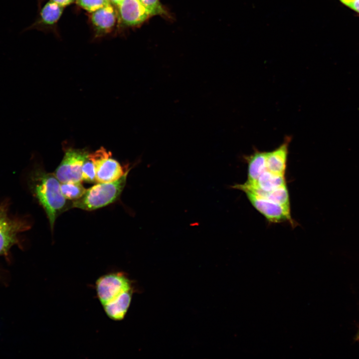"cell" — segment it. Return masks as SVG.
Instances as JSON below:
<instances>
[{
  "label": "cell",
  "instance_id": "3957f363",
  "mask_svg": "<svg viewBox=\"0 0 359 359\" xmlns=\"http://www.w3.org/2000/svg\"><path fill=\"white\" fill-rule=\"evenodd\" d=\"M97 297L102 306L132 289L131 283L122 272H112L100 276L96 281Z\"/></svg>",
  "mask_w": 359,
  "mask_h": 359
},
{
  "label": "cell",
  "instance_id": "ba28073f",
  "mask_svg": "<svg viewBox=\"0 0 359 359\" xmlns=\"http://www.w3.org/2000/svg\"><path fill=\"white\" fill-rule=\"evenodd\" d=\"M118 6L120 19L127 25L140 24L150 16L140 0H123Z\"/></svg>",
  "mask_w": 359,
  "mask_h": 359
},
{
  "label": "cell",
  "instance_id": "9a60e30c",
  "mask_svg": "<svg viewBox=\"0 0 359 359\" xmlns=\"http://www.w3.org/2000/svg\"><path fill=\"white\" fill-rule=\"evenodd\" d=\"M62 7L52 1L47 2L40 10V20L38 23L40 22L45 24H52L55 23L62 14Z\"/></svg>",
  "mask_w": 359,
  "mask_h": 359
},
{
  "label": "cell",
  "instance_id": "ffe728a7",
  "mask_svg": "<svg viewBox=\"0 0 359 359\" xmlns=\"http://www.w3.org/2000/svg\"><path fill=\"white\" fill-rule=\"evenodd\" d=\"M343 3L359 13V0H339Z\"/></svg>",
  "mask_w": 359,
  "mask_h": 359
},
{
  "label": "cell",
  "instance_id": "5bb4252c",
  "mask_svg": "<svg viewBox=\"0 0 359 359\" xmlns=\"http://www.w3.org/2000/svg\"><path fill=\"white\" fill-rule=\"evenodd\" d=\"M254 185L264 191H271L286 184L284 175L275 174L266 170L260 175Z\"/></svg>",
  "mask_w": 359,
  "mask_h": 359
},
{
  "label": "cell",
  "instance_id": "30bf717a",
  "mask_svg": "<svg viewBox=\"0 0 359 359\" xmlns=\"http://www.w3.org/2000/svg\"><path fill=\"white\" fill-rule=\"evenodd\" d=\"M291 140L290 137L286 136L279 147L272 151L267 152L266 166L268 170L275 174L285 175L289 145Z\"/></svg>",
  "mask_w": 359,
  "mask_h": 359
},
{
  "label": "cell",
  "instance_id": "2e32d148",
  "mask_svg": "<svg viewBox=\"0 0 359 359\" xmlns=\"http://www.w3.org/2000/svg\"><path fill=\"white\" fill-rule=\"evenodd\" d=\"M81 181H68L61 183L60 188L64 197L69 200H75L81 197L86 189Z\"/></svg>",
  "mask_w": 359,
  "mask_h": 359
},
{
  "label": "cell",
  "instance_id": "8992f818",
  "mask_svg": "<svg viewBox=\"0 0 359 359\" xmlns=\"http://www.w3.org/2000/svg\"><path fill=\"white\" fill-rule=\"evenodd\" d=\"M253 207L269 221L281 222L288 221L293 225L289 207L276 203L248 191L244 192Z\"/></svg>",
  "mask_w": 359,
  "mask_h": 359
},
{
  "label": "cell",
  "instance_id": "277c9868",
  "mask_svg": "<svg viewBox=\"0 0 359 359\" xmlns=\"http://www.w3.org/2000/svg\"><path fill=\"white\" fill-rule=\"evenodd\" d=\"M89 154L84 149L66 150L61 162L54 173L59 181L61 183L81 181L82 168Z\"/></svg>",
  "mask_w": 359,
  "mask_h": 359
},
{
  "label": "cell",
  "instance_id": "8fae6325",
  "mask_svg": "<svg viewBox=\"0 0 359 359\" xmlns=\"http://www.w3.org/2000/svg\"><path fill=\"white\" fill-rule=\"evenodd\" d=\"M132 296V289L122 294L111 302L102 306L106 315L114 321H121L126 315L130 306Z\"/></svg>",
  "mask_w": 359,
  "mask_h": 359
},
{
  "label": "cell",
  "instance_id": "52a82bcc",
  "mask_svg": "<svg viewBox=\"0 0 359 359\" xmlns=\"http://www.w3.org/2000/svg\"><path fill=\"white\" fill-rule=\"evenodd\" d=\"M27 228L25 223L9 217L5 206H0V255L4 254L16 241V235Z\"/></svg>",
  "mask_w": 359,
  "mask_h": 359
},
{
  "label": "cell",
  "instance_id": "9c48e42d",
  "mask_svg": "<svg viewBox=\"0 0 359 359\" xmlns=\"http://www.w3.org/2000/svg\"><path fill=\"white\" fill-rule=\"evenodd\" d=\"M243 192L248 191L276 203L290 207L289 193L286 185L271 191H264L255 185L246 183L236 184L232 186Z\"/></svg>",
  "mask_w": 359,
  "mask_h": 359
},
{
  "label": "cell",
  "instance_id": "cb8c5ba5",
  "mask_svg": "<svg viewBox=\"0 0 359 359\" xmlns=\"http://www.w3.org/2000/svg\"><path fill=\"white\" fill-rule=\"evenodd\" d=\"M104 0L110 2V0Z\"/></svg>",
  "mask_w": 359,
  "mask_h": 359
},
{
  "label": "cell",
  "instance_id": "5b68a950",
  "mask_svg": "<svg viewBox=\"0 0 359 359\" xmlns=\"http://www.w3.org/2000/svg\"><path fill=\"white\" fill-rule=\"evenodd\" d=\"M88 158L95 166L97 182L116 180L125 173L120 163L112 158L111 153L104 148L101 147L95 152L89 153Z\"/></svg>",
  "mask_w": 359,
  "mask_h": 359
},
{
  "label": "cell",
  "instance_id": "7402d4cb",
  "mask_svg": "<svg viewBox=\"0 0 359 359\" xmlns=\"http://www.w3.org/2000/svg\"><path fill=\"white\" fill-rule=\"evenodd\" d=\"M111 0L113 3L119 4L123 0Z\"/></svg>",
  "mask_w": 359,
  "mask_h": 359
},
{
  "label": "cell",
  "instance_id": "e0dca14e",
  "mask_svg": "<svg viewBox=\"0 0 359 359\" xmlns=\"http://www.w3.org/2000/svg\"><path fill=\"white\" fill-rule=\"evenodd\" d=\"M82 180L89 183L96 182L95 167L88 157L82 168Z\"/></svg>",
  "mask_w": 359,
  "mask_h": 359
},
{
  "label": "cell",
  "instance_id": "d6986e66",
  "mask_svg": "<svg viewBox=\"0 0 359 359\" xmlns=\"http://www.w3.org/2000/svg\"><path fill=\"white\" fill-rule=\"evenodd\" d=\"M77 3L87 10L94 12L98 9L110 3L104 0H77Z\"/></svg>",
  "mask_w": 359,
  "mask_h": 359
},
{
  "label": "cell",
  "instance_id": "ac0fdd59",
  "mask_svg": "<svg viewBox=\"0 0 359 359\" xmlns=\"http://www.w3.org/2000/svg\"><path fill=\"white\" fill-rule=\"evenodd\" d=\"M140 1L150 16L165 13V10L159 0H140Z\"/></svg>",
  "mask_w": 359,
  "mask_h": 359
},
{
  "label": "cell",
  "instance_id": "4fadbf2b",
  "mask_svg": "<svg viewBox=\"0 0 359 359\" xmlns=\"http://www.w3.org/2000/svg\"><path fill=\"white\" fill-rule=\"evenodd\" d=\"M91 19L97 28L101 30H107L111 28L115 24V12L110 3H108L94 11Z\"/></svg>",
  "mask_w": 359,
  "mask_h": 359
},
{
  "label": "cell",
  "instance_id": "44dd1931",
  "mask_svg": "<svg viewBox=\"0 0 359 359\" xmlns=\"http://www.w3.org/2000/svg\"><path fill=\"white\" fill-rule=\"evenodd\" d=\"M52 1H53L58 4L63 6H66L72 2H73V0H50Z\"/></svg>",
  "mask_w": 359,
  "mask_h": 359
},
{
  "label": "cell",
  "instance_id": "603a6c76",
  "mask_svg": "<svg viewBox=\"0 0 359 359\" xmlns=\"http://www.w3.org/2000/svg\"><path fill=\"white\" fill-rule=\"evenodd\" d=\"M355 340H359V330L358 331L357 333L356 334V337H355Z\"/></svg>",
  "mask_w": 359,
  "mask_h": 359
},
{
  "label": "cell",
  "instance_id": "7c38bea8",
  "mask_svg": "<svg viewBox=\"0 0 359 359\" xmlns=\"http://www.w3.org/2000/svg\"><path fill=\"white\" fill-rule=\"evenodd\" d=\"M266 154L267 152L255 150L252 154L245 157L248 167L247 180L245 183L255 184L260 175L267 170Z\"/></svg>",
  "mask_w": 359,
  "mask_h": 359
},
{
  "label": "cell",
  "instance_id": "6da1fadb",
  "mask_svg": "<svg viewBox=\"0 0 359 359\" xmlns=\"http://www.w3.org/2000/svg\"><path fill=\"white\" fill-rule=\"evenodd\" d=\"M60 183L54 173L40 167L34 169L30 178L31 190L43 208L52 232L57 217L71 208V200L68 201L63 195Z\"/></svg>",
  "mask_w": 359,
  "mask_h": 359
},
{
  "label": "cell",
  "instance_id": "7a4b0ae2",
  "mask_svg": "<svg viewBox=\"0 0 359 359\" xmlns=\"http://www.w3.org/2000/svg\"><path fill=\"white\" fill-rule=\"evenodd\" d=\"M128 168L118 180L98 183L86 189L81 197L71 201V208L91 211L107 206L118 200L125 186L127 178L132 167Z\"/></svg>",
  "mask_w": 359,
  "mask_h": 359
}]
</instances>
